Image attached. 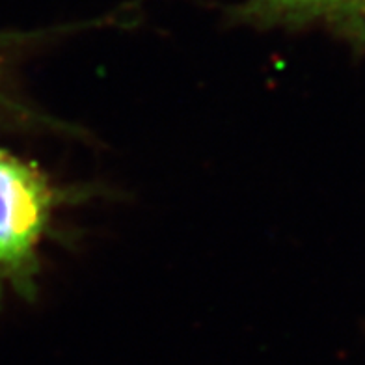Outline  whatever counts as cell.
<instances>
[{
  "label": "cell",
  "instance_id": "obj_1",
  "mask_svg": "<svg viewBox=\"0 0 365 365\" xmlns=\"http://www.w3.org/2000/svg\"><path fill=\"white\" fill-rule=\"evenodd\" d=\"M93 196L90 187H63L38 164L0 149V304L8 294L34 300L41 245L63 207Z\"/></svg>",
  "mask_w": 365,
  "mask_h": 365
},
{
  "label": "cell",
  "instance_id": "obj_2",
  "mask_svg": "<svg viewBox=\"0 0 365 365\" xmlns=\"http://www.w3.org/2000/svg\"><path fill=\"white\" fill-rule=\"evenodd\" d=\"M237 17L257 26H321L365 48V0H240Z\"/></svg>",
  "mask_w": 365,
  "mask_h": 365
},
{
  "label": "cell",
  "instance_id": "obj_3",
  "mask_svg": "<svg viewBox=\"0 0 365 365\" xmlns=\"http://www.w3.org/2000/svg\"><path fill=\"white\" fill-rule=\"evenodd\" d=\"M23 32H0V125L10 127L23 112V97L14 84V63L24 53Z\"/></svg>",
  "mask_w": 365,
  "mask_h": 365
}]
</instances>
